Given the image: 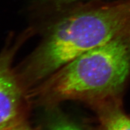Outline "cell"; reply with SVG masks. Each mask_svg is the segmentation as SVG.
<instances>
[{
	"mask_svg": "<svg viewBox=\"0 0 130 130\" xmlns=\"http://www.w3.org/2000/svg\"><path fill=\"white\" fill-rule=\"evenodd\" d=\"M130 33V0L93 2L60 17L18 72L29 91L86 52Z\"/></svg>",
	"mask_w": 130,
	"mask_h": 130,
	"instance_id": "1",
	"label": "cell"
},
{
	"mask_svg": "<svg viewBox=\"0 0 130 130\" xmlns=\"http://www.w3.org/2000/svg\"><path fill=\"white\" fill-rule=\"evenodd\" d=\"M50 130H82L78 126L68 119L60 117L52 122Z\"/></svg>",
	"mask_w": 130,
	"mask_h": 130,
	"instance_id": "5",
	"label": "cell"
},
{
	"mask_svg": "<svg viewBox=\"0 0 130 130\" xmlns=\"http://www.w3.org/2000/svg\"><path fill=\"white\" fill-rule=\"evenodd\" d=\"M130 76V33L86 52L30 90L46 104L79 101L96 105L118 96Z\"/></svg>",
	"mask_w": 130,
	"mask_h": 130,
	"instance_id": "2",
	"label": "cell"
},
{
	"mask_svg": "<svg viewBox=\"0 0 130 130\" xmlns=\"http://www.w3.org/2000/svg\"><path fill=\"white\" fill-rule=\"evenodd\" d=\"M95 107L98 116V130H130V116L123 111L119 96Z\"/></svg>",
	"mask_w": 130,
	"mask_h": 130,
	"instance_id": "4",
	"label": "cell"
},
{
	"mask_svg": "<svg viewBox=\"0 0 130 130\" xmlns=\"http://www.w3.org/2000/svg\"><path fill=\"white\" fill-rule=\"evenodd\" d=\"M9 130H32L31 128L27 126L25 123H22L15 127L12 128Z\"/></svg>",
	"mask_w": 130,
	"mask_h": 130,
	"instance_id": "6",
	"label": "cell"
},
{
	"mask_svg": "<svg viewBox=\"0 0 130 130\" xmlns=\"http://www.w3.org/2000/svg\"><path fill=\"white\" fill-rule=\"evenodd\" d=\"M54 2L59 3H68L70 2H73V1H77V0H51Z\"/></svg>",
	"mask_w": 130,
	"mask_h": 130,
	"instance_id": "7",
	"label": "cell"
},
{
	"mask_svg": "<svg viewBox=\"0 0 130 130\" xmlns=\"http://www.w3.org/2000/svg\"><path fill=\"white\" fill-rule=\"evenodd\" d=\"M15 48L0 54V130L24 123L28 108V91L12 66Z\"/></svg>",
	"mask_w": 130,
	"mask_h": 130,
	"instance_id": "3",
	"label": "cell"
}]
</instances>
